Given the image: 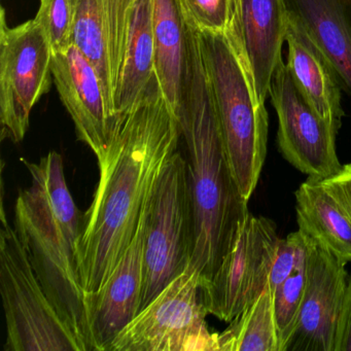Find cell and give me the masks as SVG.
I'll return each instance as SVG.
<instances>
[{"label": "cell", "instance_id": "obj_14", "mask_svg": "<svg viewBox=\"0 0 351 351\" xmlns=\"http://www.w3.org/2000/svg\"><path fill=\"white\" fill-rule=\"evenodd\" d=\"M136 0H80L73 44L94 65L110 112L116 116V94L124 63Z\"/></svg>", "mask_w": 351, "mask_h": 351}, {"label": "cell", "instance_id": "obj_11", "mask_svg": "<svg viewBox=\"0 0 351 351\" xmlns=\"http://www.w3.org/2000/svg\"><path fill=\"white\" fill-rule=\"evenodd\" d=\"M54 84L75 124L77 138L100 158L112 141L116 116L110 112L94 65L75 44L53 54Z\"/></svg>", "mask_w": 351, "mask_h": 351}, {"label": "cell", "instance_id": "obj_13", "mask_svg": "<svg viewBox=\"0 0 351 351\" xmlns=\"http://www.w3.org/2000/svg\"><path fill=\"white\" fill-rule=\"evenodd\" d=\"M287 26L285 0H234L231 20L225 32L245 64L256 99L262 104L282 58Z\"/></svg>", "mask_w": 351, "mask_h": 351}, {"label": "cell", "instance_id": "obj_6", "mask_svg": "<svg viewBox=\"0 0 351 351\" xmlns=\"http://www.w3.org/2000/svg\"><path fill=\"white\" fill-rule=\"evenodd\" d=\"M194 229L188 161L176 151L164 165L147 201L139 312L190 266Z\"/></svg>", "mask_w": 351, "mask_h": 351}, {"label": "cell", "instance_id": "obj_20", "mask_svg": "<svg viewBox=\"0 0 351 351\" xmlns=\"http://www.w3.org/2000/svg\"><path fill=\"white\" fill-rule=\"evenodd\" d=\"M154 75L153 0H136L117 89V112L131 108L141 98Z\"/></svg>", "mask_w": 351, "mask_h": 351}, {"label": "cell", "instance_id": "obj_18", "mask_svg": "<svg viewBox=\"0 0 351 351\" xmlns=\"http://www.w3.org/2000/svg\"><path fill=\"white\" fill-rule=\"evenodd\" d=\"M351 94V0H285Z\"/></svg>", "mask_w": 351, "mask_h": 351}, {"label": "cell", "instance_id": "obj_15", "mask_svg": "<svg viewBox=\"0 0 351 351\" xmlns=\"http://www.w3.org/2000/svg\"><path fill=\"white\" fill-rule=\"evenodd\" d=\"M145 215L147 206L134 238L106 283L95 293H86L94 351H108L112 341L141 309Z\"/></svg>", "mask_w": 351, "mask_h": 351}, {"label": "cell", "instance_id": "obj_23", "mask_svg": "<svg viewBox=\"0 0 351 351\" xmlns=\"http://www.w3.org/2000/svg\"><path fill=\"white\" fill-rule=\"evenodd\" d=\"M80 0H40L36 21L46 32L53 52L73 44Z\"/></svg>", "mask_w": 351, "mask_h": 351}, {"label": "cell", "instance_id": "obj_19", "mask_svg": "<svg viewBox=\"0 0 351 351\" xmlns=\"http://www.w3.org/2000/svg\"><path fill=\"white\" fill-rule=\"evenodd\" d=\"M155 75L178 117L188 61V26L178 0H153Z\"/></svg>", "mask_w": 351, "mask_h": 351}, {"label": "cell", "instance_id": "obj_1", "mask_svg": "<svg viewBox=\"0 0 351 351\" xmlns=\"http://www.w3.org/2000/svg\"><path fill=\"white\" fill-rule=\"evenodd\" d=\"M182 137L156 75L138 100L117 112L112 141L98 158L99 182L83 217L77 270L86 293L108 280L130 245L164 165Z\"/></svg>", "mask_w": 351, "mask_h": 351}, {"label": "cell", "instance_id": "obj_22", "mask_svg": "<svg viewBox=\"0 0 351 351\" xmlns=\"http://www.w3.org/2000/svg\"><path fill=\"white\" fill-rule=\"evenodd\" d=\"M307 262L298 267L273 293L281 351L285 350L297 324L307 282Z\"/></svg>", "mask_w": 351, "mask_h": 351}, {"label": "cell", "instance_id": "obj_16", "mask_svg": "<svg viewBox=\"0 0 351 351\" xmlns=\"http://www.w3.org/2000/svg\"><path fill=\"white\" fill-rule=\"evenodd\" d=\"M285 43L289 49L287 65L295 84L320 118L338 133L344 117L340 77L330 59L289 11Z\"/></svg>", "mask_w": 351, "mask_h": 351}, {"label": "cell", "instance_id": "obj_27", "mask_svg": "<svg viewBox=\"0 0 351 351\" xmlns=\"http://www.w3.org/2000/svg\"><path fill=\"white\" fill-rule=\"evenodd\" d=\"M322 180L344 207L351 219V163L342 166L334 176Z\"/></svg>", "mask_w": 351, "mask_h": 351}, {"label": "cell", "instance_id": "obj_24", "mask_svg": "<svg viewBox=\"0 0 351 351\" xmlns=\"http://www.w3.org/2000/svg\"><path fill=\"white\" fill-rule=\"evenodd\" d=\"M189 27L200 32H225L234 0H178Z\"/></svg>", "mask_w": 351, "mask_h": 351}, {"label": "cell", "instance_id": "obj_7", "mask_svg": "<svg viewBox=\"0 0 351 351\" xmlns=\"http://www.w3.org/2000/svg\"><path fill=\"white\" fill-rule=\"evenodd\" d=\"M198 275L190 266L116 337L108 351H213Z\"/></svg>", "mask_w": 351, "mask_h": 351}, {"label": "cell", "instance_id": "obj_9", "mask_svg": "<svg viewBox=\"0 0 351 351\" xmlns=\"http://www.w3.org/2000/svg\"><path fill=\"white\" fill-rule=\"evenodd\" d=\"M280 237L271 219L250 213L213 278L201 287L207 313L231 322L268 287Z\"/></svg>", "mask_w": 351, "mask_h": 351}, {"label": "cell", "instance_id": "obj_3", "mask_svg": "<svg viewBox=\"0 0 351 351\" xmlns=\"http://www.w3.org/2000/svg\"><path fill=\"white\" fill-rule=\"evenodd\" d=\"M23 162L30 186L16 201V231L49 299L85 351H94L77 263L83 217L69 192L62 157L53 151L38 163Z\"/></svg>", "mask_w": 351, "mask_h": 351}, {"label": "cell", "instance_id": "obj_5", "mask_svg": "<svg viewBox=\"0 0 351 351\" xmlns=\"http://www.w3.org/2000/svg\"><path fill=\"white\" fill-rule=\"evenodd\" d=\"M0 291L5 351H85L36 276L29 254L1 207Z\"/></svg>", "mask_w": 351, "mask_h": 351}, {"label": "cell", "instance_id": "obj_12", "mask_svg": "<svg viewBox=\"0 0 351 351\" xmlns=\"http://www.w3.org/2000/svg\"><path fill=\"white\" fill-rule=\"evenodd\" d=\"M345 266L346 263L312 242L303 302L285 351H335L337 324L348 280Z\"/></svg>", "mask_w": 351, "mask_h": 351}, {"label": "cell", "instance_id": "obj_8", "mask_svg": "<svg viewBox=\"0 0 351 351\" xmlns=\"http://www.w3.org/2000/svg\"><path fill=\"white\" fill-rule=\"evenodd\" d=\"M52 46L36 19L9 27L0 14V122L1 137L18 143L29 128L30 114L48 93L53 79Z\"/></svg>", "mask_w": 351, "mask_h": 351}, {"label": "cell", "instance_id": "obj_21", "mask_svg": "<svg viewBox=\"0 0 351 351\" xmlns=\"http://www.w3.org/2000/svg\"><path fill=\"white\" fill-rule=\"evenodd\" d=\"M217 334L219 351H281L275 319L274 301L269 287Z\"/></svg>", "mask_w": 351, "mask_h": 351}, {"label": "cell", "instance_id": "obj_25", "mask_svg": "<svg viewBox=\"0 0 351 351\" xmlns=\"http://www.w3.org/2000/svg\"><path fill=\"white\" fill-rule=\"evenodd\" d=\"M311 244L300 230L285 239L280 238L269 276L268 287L272 295L298 267L307 262Z\"/></svg>", "mask_w": 351, "mask_h": 351}, {"label": "cell", "instance_id": "obj_26", "mask_svg": "<svg viewBox=\"0 0 351 351\" xmlns=\"http://www.w3.org/2000/svg\"><path fill=\"white\" fill-rule=\"evenodd\" d=\"M335 351H351V274L347 280L337 324Z\"/></svg>", "mask_w": 351, "mask_h": 351}, {"label": "cell", "instance_id": "obj_10", "mask_svg": "<svg viewBox=\"0 0 351 351\" xmlns=\"http://www.w3.org/2000/svg\"><path fill=\"white\" fill-rule=\"evenodd\" d=\"M269 95L278 116L277 143L283 158L308 178L324 180L337 173L342 167L336 151L338 133L306 99L282 58Z\"/></svg>", "mask_w": 351, "mask_h": 351}, {"label": "cell", "instance_id": "obj_17", "mask_svg": "<svg viewBox=\"0 0 351 351\" xmlns=\"http://www.w3.org/2000/svg\"><path fill=\"white\" fill-rule=\"evenodd\" d=\"M299 230L314 244L351 262V219L324 180L308 178L295 192Z\"/></svg>", "mask_w": 351, "mask_h": 351}, {"label": "cell", "instance_id": "obj_4", "mask_svg": "<svg viewBox=\"0 0 351 351\" xmlns=\"http://www.w3.org/2000/svg\"><path fill=\"white\" fill-rule=\"evenodd\" d=\"M198 32L230 167L250 201L266 160L268 112L227 34Z\"/></svg>", "mask_w": 351, "mask_h": 351}, {"label": "cell", "instance_id": "obj_2", "mask_svg": "<svg viewBox=\"0 0 351 351\" xmlns=\"http://www.w3.org/2000/svg\"><path fill=\"white\" fill-rule=\"evenodd\" d=\"M178 119L188 151L194 208L190 267L202 287L233 247L250 211L226 154L200 36L189 26L188 61Z\"/></svg>", "mask_w": 351, "mask_h": 351}]
</instances>
